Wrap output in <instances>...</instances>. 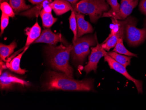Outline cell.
<instances>
[{"instance_id": "6da1fadb", "label": "cell", "mask_w": 146, "mask_h": 110, "mask_svg": "<svg viewBox=\"0 0 146 110\" xmlns=\"http://www.w3.org/2000/svg\"><path fill=\"white\" fill-rule=\"evenodd\" d=\"M94 82L92 79L75 80L64 73L49 71L42 87L45 90L90 91L94 90Z\"/></svg>"}, {"instance_id": "7a4b0ae2", "label": "cell", "mask_w": 146, "mask_h": 110, "mask_svg": "<svg viewBox=\"0 0 146 110\" xmlns=\"http://www.w3.org/2000/svg\"><path fill=\"white\" fill-rule=\"evenodd\" d=\"M72 48V44L67 46L62 44L58 46L49 44L45 47V51L52 68L73 78V69L69 62Z\"/></svg>"}, {"instance_id": "3957f363", "label": "cell", "mask_w": 146, "mask_h": 110, "mask_svg": "<svg viewBox=\"0 0 146 110\" xmlns=\"http://www.w3.org/2000/svg\"><path fill=\"white\" fill-rule=\"evenodd\" d=\"M72 8L75 11L89 15L92 23H96L104 12L110 10L106 0H80Z\"/></svg>"}, {"instance_id": "277c9868", "label": "cell", "mask_w": 146, "mask_h": 110, "mask_svg": "<svg viewBox=\"0 0 146 110\" xmlns=\"http://www.w3.org/2000/svg\"><path fill=\"white\" fill-rule=\"evenodd\" d=\"M97 42L96 33L95 35L82 36L73 42L70 55L72 62L76 65L82 64L90 54V47L96 46Z\"/></svg>"}, {"instance_id": "5b68a950", "label": "cell", "mask_w": 146, "mask_h": 110, "mask_svg": "<svg viewBox=\"0 0 146 110\" xmlns=\"http://www.w3.org/2000/svg\"><path fill=\"white\" fill-rule=\"evenodd\" d=\"M125 21V38L129 46H137L144 42L146 39V28H137L136 19L132 16H129Z\"/></svg>"}, {"instance_id": "8992f818", "label": "cell", "mask_w": 146, "mask_h": 110, "mask_svg": "<svg viewBox=\"0 0 146 110\" xmlns=\"http://www.w3.org/2000/svg\"><path fill=\"white\" fill-rule=\"evenodd\" d=\"M138 2L139 0H121L120 8L118 13H114L109 11L104 12L102 17H110L118 20H125L131 14Z\"/></svg>"}, {"instance_id": "52a82bcc", "label": "cell", "mask_w": 146, "mask_h": 110, "mask_svg": "<svg viewBox=\"0 0 146 110\" xmlns=\"http://www.w3.org/2000/svg\"><path fill=\"white\" fill-rule=\"evenodd\" d=\"M91 54L89 56L88 62L84 68V70L87 74L92 71L96 72L98 64L102 57L107 55L108 52L102 47V44L97 42L96 47H91Z\"/></svg>"}, {"instance_id": "ba28073f", "label": "cell", "mask_w": 146, "mask_h": 110, "mask_svg": "<svg viewBox=\"0 0 146 110\" xmlns=\"http://www.w3.org/2000/svg\"><path fill=\"white\" fill-rule=\"evenodd\" d=\"M104 60L109 64L110 68L114 70L116 72L120 73L129 80L132 81L134 84L137 89L138 92L139 93H143V82L140 80H137L131 76L129 74L126 70V68L123 65L115 61L108 55L104 57Z\"/></svg>"}, {"instance_id": "9c48e42d", "label": "cell", "mask_w": 146, "mask_h": 110, "mask_svg": "<svg viewBox=\"0 0 146 110\" xmlns=\"http://www.w3.org/2000/svg\"><path fill=\"white\" fill-rule=\"evenodd\" d=\"M16 84L29 86L27 82L8 72H3L0 76V87L2 90H9Z\"/></svg>"}, {"instance_id": "30bf717a", "label": "cell", "mask_w": 146, "mask_h": 110, "mask_svg": "<svg viewBox=\"0 0 146 110\" xmlns=\"http://www.w3.org/2000/svg\"><path fill=\"white\" fill-rule=\"evenodd\" d=\"M64 41L60 33H54L49 28L42 30L40 36L34 43H46L49 45H55L58 43H64Z\"/></svg>"}, {"instance_id": "8fae6325", "label": "cell", "mask_w": 146, "mask_h": 110, "mask_svg": "<svg viewBox=\"0 0 146 110\" xmlns=\"http://www.w3.org/2000/svg\"><path fill=\"white\" fill-rule=\"evenodd\" d=\"M52 1L53 0H45L42 3L37 5L35 7L21 12L19 15L22 16H26L30 19H33L35 17L37 18L42 9H45L46 11L52 12V9L50 6V4L53 1Z\"/></svg>"}, {"instance_id": "7c38bea8", "label": "cell", "mask_w": 146, "mask_h": 110, "mask_svg": "<svg viewBox=\"0 0 146 110\" xmlns=\"http://www.w3.org/2000/svg\"><path fill=\"white\" fill-rule=\"evenodd\" d=\"M74 12L78 27L77 38L82 37L84 34L92 33L94 31V29L90 23L85 20L84 15L77 11H74Z\"/></svg>"}, {"instance_id": "4fadbf2b", "label": "cell", "mask_w": 146, "mask_h": 110, "mask_svg": "<svg viewBox=\"0 0 146 110\" xmlns=\"http://www.w3.org/2000/svg\"><path fill=\"white\" fill-rule=\"evenodd\" d=\"M125 20H122L121 25L119 31L116 34L113 35L108 39L106 41H105L102 44V47L106 51H109L111 48L115 47L119 39H125Z\"/></svg>"}, {"instance_id": "5bb4252c", "label": "cell", "mask_w": 146, "mask_h": 110, "mask_svg": "<svg viewBox=\"0 0 146 110\" xmlns=\"http://www.w3.org/2000/svg\"><path fill=\"white\" fill-rule=\"evenodd\" d=\"M25 34L27 37L25 46L22 49L24 50L26 47H29V45L34 43V42L40 37L41 33V28L38 22L31 28H27L25 29Z\"/></svg>"}, {"instance_id": "9a60e30c", "label": "cell", "mask_w": 146, "mask_h": 110, "mask_svg": "<svg viewBox=\"0 0 146 110\" xmlns=\"http://www.w3.org/2000/svg\"><path fill=\"white\" fill-rule=\"evenodd\" d=\"M50 6L57 15H61L73 9L72 5L66 0H54Z\"/></svg>"}, {"instance_id": "2e32d148", "label": "cell", "mask_w": 146, "mask_h": 110, "mask_svg": "<svg viewBox=\"0 0 146 110\" xmlns=\"http://www.w3.org/2000/svg\"><path fill=\"white\" fill-rule=\"evenodd\" d=\"M29 47H27L23 51L22 53H20L18 56L14 57L9 62L6 63L7 68L10 70L12 72H15L16 73L20 75H24L28 71L25 69H21L20 67V61L25 52L27 51Z\"/></svg>"}, {"instance_id": "e0dca14e", "label": "cell", "mask_w": 146, "mask_h": 110, "mask_svg": "<svg viewBox=\"0 0 146 110\" xmlns=\"http://www.w3.org/2000/svg\"><path fill=\"white\" fill-rule=\"evenodd\" d=\"M17 47V44L15 41L12 42L9 45H5L2 43L0 44V57L1 59L3 61L7 62L6 59L9 57L14 52L15 49Z\"/></svg>"}, {"instance_id": "ac0fdd59", "label": "cell", "mask_w": 146, "mask_h": 110, "mask_svg": "<svg viewBox=\"0 0 146 110\" xmlns=\"http://www.w3.org/2000/svg\"><path fill=\"white\" fill-rule=\"evenodd\" d=\"M39 15L42 20L43 27L49 28L52 26L57 21V18L52 16V12L46 11L45 9H42L40 11Z\"/></svg>"}, {"instance_id": "d6986e66", "label": "cell", "mask_w": 146, "mask_h": 110, "mask_svg": "<svg viewBox=\"0 0 146 110\" xmlns=\"http://www.w3.org/2000/svg\"><path fill=\"white\" fill-rule=\"evenodd\" d=\"M107 55L114 59L115 61L121 64L125 68L130 65L131 59L133 57L123 55L119 54L116 52L113 51L108 52Z\"/></svg>"}, {"instance_id": "ffe728a7", "label": "cell", "mask_w": 146, "mask_h": 110, "mask_svg": "<svg viewBox=\"0 0 146 110\" xmlns=\"http://www.w3.org/2000/svg\"><path fill=\"white\" fill-rule=\"evenodd\" d=\"M9 3L15 14L29 9L31 7V6L26 5L25 0H9Z\"/></svg>"}, {"instance_id": "44dd1931", "label": "cell", "mask_w": 146, "mask_h": 110, "mask_svg": "<svg viewBox=\"0 0 146 110\" xmlns=\"http://www.w3.org/2000/svg\"><path fill=\"white\" fill-rule=\"evenodd\" d=\"M123 39H119L113 51L122 55H125L128 56L137 57V55L132 53L125 48L123 43Z\"/></svg>"}, {"instance_id": "7402d4cb", "label": "cell", "mask_w": 146, "mask_h": 110, "mask_svg": "<svg viewBox=\"0 0 146 110\" xmlns=\"http://www.w3.org/2000/svg\"><path fill=\"white\" fill-rule=\"evenodd\" d=\"M71 11V14L70 16L69 20L70 28L74 34V38L73 39V42H74L76 41L77 39L78 27H77V19H76L75 12L73 9Z\"/></svg>"}, {"instance_id": "603a6c76", "label": "cell", "mask_w": 146, "mask_h": 110, "mask_svg": "<svg viewBox=\"0 0 146 110\" xmlns=\"http://www.w3.org/2000/svg\"><path fill=\"white\" fill-rule=\"evenodd\" d=\"M0 8L2 11V13L8 15L9 17H14L15 14L11 8L10 4L7 2H3L1 3Z\"/></svg>"}, {"instance_id": "cb8c5ba5", "label": "cell", "mask_w": 146, "mask_h": 110, "mask_svg": "<svg viewBox=\"0 0 146 110\" xmlns=\"http://www.w3.org/2000/svg\"><path fill=\"white\" fill-rule=\"evenodd\" d=\"M106 1L111 8L110 11L114 13H118L120 8V4L118 3L117 0H106Z\"/></svg>"}, {"instance_id": "d4e9b609", "label": "cell", "mask_w": 146, "mask_h": 110, "mask_svg": "<svg viewBox=\"0 0 146 110\" xmlns=\"http://www.w3.org/2000/svg\"><path fill=\"white\" fill-rule=\"evenodd\" d=\"M9 16L2 12L1 17V36L4 33V30L8 26L9 23Z\"/></svg>"}, {"instance_id": "484cf974", "label": "cell", "mask_w": 146, "mask_h": 110, "mask_svg": "<svg viewBox=\"0 0 146 110\" xmlns=\"http://www.w3.org/2000/svg\"><path fill=\"white\" fill-rule=\"evenodd\" d=\"M139 7L140 11L146 15V0H141Z\"/></svg>"}, {"instance_id": "4316f807", "label": "cell", "mask_w": 146, "mask_h": 110, "mask_svg": "<svg viewBox=\"0 0 146 110\" xmlns=\"http://www.w3.org/2000/svg\"><path fill=\"white\" fill-rule=\"evenodd\" d=\"M3 61L1 59V61H0V74L1 75L2 74V71L5 69H7V67L6 64H5Z\"/></svg>"}, {"instance_id": "83f0119b", "label": "cell", "mask_w": 146, "mask_h": 110, "mask_svg": "<svg viewBox=\"0 0 146 110\" xmlns=\"http://www.w3.org/2000/svg\"><path fill=\"white\" fill-rule=\"evenodd\" d=\"M28 1L33 5H37L43 2L45 0H28Z\"/></svg>"}, {"instance_id": "f1b7e54d", "label": "cell", "mask_w": 146, "mask_h": 110, "mask_svg": "<svg viewBox=\"0 0 146 110\" xmlns=\"http://www.w3.org/2000/svg\"><path fill=\"white\" fill-rule=\"evenodd\" d=\"M66 1L69 2L72 5V7H73L78 2L79 0H66Z\"/></svg>"}, {"instance_id": "f546056e", "label": "cell", "mask_w": 146, "mask_h": 110, "mask_svg": "<svg viewBox=\"0 0 146 110\" xmlns=\"http://www.w3.org/2000/svg\"><path fill=\"white\" fill-rule=\"evenodd\" d=\"M8 1H9V0H0V2L1 3H2V2H8Z\"/></svg>"}, {"instance_id": "4dcf8cb0", "label": "cell", "mask_w": 146, "mask_h": 110, "mask_svg": "<svg viewBox=\"0 0 146 110\" xmlns=\"http://www.w3.org/2000/svg\"><path fill=\"white\" fill-rule=\"evenodd\" d=\"M144 26L146 27V19L144 21Z\"/></svg>"}]
</instances>
